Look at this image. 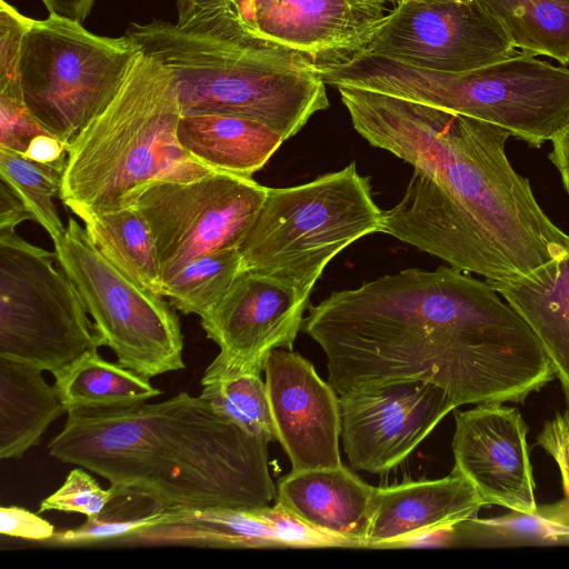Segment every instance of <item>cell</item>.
<instances>
[{
    "label": "cell",
    "instance_id": "12",
    "mask_svg": "<svg viewBox=\"0 0 569 569\" xmlns=\"http://www.w3.org/2000/svg\"><path fill=\"white\" fill-rule=\"evenodd\" d=\"M359 52L440 72L471 71L519 53L478 0L399 1Z\"/></svg>",
    "mask_w": 569,
    "mask_h": 569
},
{
    "label": "cell",
    "instance_id": "23",
    "mask_svg": "<svg viewBox=\"0 0 569 569\" xmlns=\"http://www.w3.org/2000/svg\"><path fill=\"white\" fill-rule=\"evenodd\" d=\"M67 408L42 370L0 358V458L19 459L37 446Z\"/></svg>",
    "mask_w": 569,
    "mask_h": 569
},
{
    "label": "cell",
    "instance_id": "8",
    "mask_svg": "<svg viewBox=\"0 0 569 569\" xmlns=\"http://www.w3.org/2000/svg\"><path fill=\"white\" fill-rule=\"evenodd\" d=\"M139 51L127 34L98 36L53 13L33 19L19 63L24 106L48 132L69 143L110 103Z\"/></svg>",
    "mask_w": 569,
    "mask_h": 569
},
{
    "label": "cell",
    "instance_id": "10",
    "mask_svg": "<svg viewBox=\"0 0 569 569\" xmlns=\"http://www.w3.org/2000/svg\"><path fill=\"white\" fill-rule=\"evenodd\" d=\"M56 253L0 231V358L53 373L104 342Z\"/></svg>",
    "mask_w": 569,
    "mask_h": 569
},
{
    "label": "cell",
    "instance_id": "33",
    "mask_svg": "<svg viewBox=\"0 0 569 569\" xmlns=\"http://www.w3.org/2000/svg\"><path fill=\"white\" fill-rule=\"evenodd\" d=\"M32 20L6 0L0 1V97L23 101L19 63L22 42Z\"/></svg>",
    "mask_w": 569,
    "mask_h": 569
},
{
    "label": "cell",
    "instance_id": "24",
    "mask_svg": "<svg viewBox=\"0 0 569 569\" xmlns=\"http://www.w3.org/2000/svg\"><path fill=\"white\" fill-rule=\"evenodd\" d=\"M54 389L67 408L127 406L161 393L147 379L90 349L54 371Z\"/></svg>",
    "mask_w": 569,
    "mask_h": 569
},
{
    "label": "cell",
    "instance_id": "34",
    "mask_svg": "<svg viewBox=\"0 0 569 569\" xmlns=\"http://www.w3.org/2000/svg\"><path fill=\"white\" fill-rule=\"evenodd\" d=\"M178 511L158 512L137 518H113L99 515L87 519L80 527L63 531H56L51 542L60 545H89L96 542L114 541L137 530L169 522L174 519Z\"/></svg>",
    "mask_w": 569,
    "mask_h": 569
},
{
    "label": "cell",
    "instance_id": "16",
    "mask_svg": "<svg viewBox=\"0 0 569 569\" xmlns=\"http://www.w3.org/2000/svg\"><path fill=\"white\" fill-rule=\"evenodd\" d=\"M309 297L290 282L242 270L222 300L200 318L201 327L219 346V356L263 370L272 350L292 349Z\"/></svg>",
    "mask_w": 569,
    "mask_h": 569
},
{
    "label": "cell",
    "instance_id": "29",
    "mask_svg": "<svg viewBox=\"0 0 569 569\" xmlns=\"http://www.w3.org/2000/svg\"><path fill=\"white\" fill-rule=\"evenodd\" d=\"M0 177L53 243L59 241L67 227L59 218L53 199L59 197L62 173L23 154L0 148Z\"/></svg>",
    "mask_w": 569,
    "mask_h": 569
},
{
    "label": "cell",
    "instance_id": "6",
    "mask_svg": "<svg viewBox=\"0 0 569 569\" xmlns=\"http://www.w3.org/2000/svg\"><path fill=\"white\" fill-rule=\"evenodd\" d=\"M326 84L371 90L479 119L539 148L569 123V69L520 52L466 72L358 52L318 67Z\"/></svg>",
    "mask_w": 569,
    "mask_h": 569
},
{
    "label": "cell",
    "instance_id": "18",
    "mask_svg": "<svg viewBox=\"0 0 569 569\" xmlns=\"http://www.w3.org/2000/svg\"><path fill=\"white\" fill-rule=\"evenodd\" d=\"M486 502L460 473L376 488L365 548H396L425 532L475 520Z\"/></svg>",
    "mask_w": 569,
    "mask_h": 569
},
{
    "label": "cell",
    "instance_id": "5",
    "mask_svg": "<svg viewBox=\"0 0 569 569\" xmlns=\"http://www.w3.org/2000/svg\"><path fill=\"white\" fill-rule=\"evenodd\" d=\"M173 76L181 116L224 114L261 122L293 137L329 107L326 83L306 58L284 48H249L152 20L127 30Z\"/></svg>",
    "mask_w": 569,
    "mask_h": 569
},
{
    "label": "cell",
    "instance_id": "22",
    "mask_svg": "<svg viewBox=\"0 0 569 569\" xmlns=\"http://www.w3.org/2000/svg\"><path fill=\"white\" fill-rule=\"evenodd\" d=\"M112 542L126 546L284 548L259 508L178 511L169 522L137 530Z\"/></svg>",
    "mask_w": 569,
    "mask_h": 569
},
{
    "label": "cell",
    "instance_id": "2",
    "mask_svg": "<svg viewBox=\"0 0 569 569\" xmlns=\"http://www.w3.org/2000/svg\"><path fill=\"white\" fill-rule=\"evenodd\" d=\"M353 128L413 167L382 232L450 267L500 281L523 277L569 248L530 182L509 161V131L371 90L336 87Z\"/></svg>",
    "mask_w": 569,
    "mask_h": 569
},
{
    "label": "cell",
    "instance_id": "11",
    "mask_svg": "<svg viewBox=\"0 0 569 569\" xmlns=\"http://www.w3.org/2000/svg\"><path fill=\"white\" fill-rule=\"evenodd\" d=\"M268 189L252 178L221 172L142 189L132 206L150 229L163 284L200 256L239 248Z\"/></svg>",
    "mask_w": 569,
    "mask_h": 569
},
{
    "label": "cell",
    "instance_id": "19",
    "mask_svg": "<svg viewBox=\"0 0 569 569\" xmlns=\"http://www.w3.org/2000/svg\"><path fill=\"white\" fill-rule=\"evenodd\" d=\"M376 488L343 465L291 470L277 483V502L310 526L365 548Z\"/></svg>",
    "mask_w": 569,
    "mask_h": 569
},
{
    "label": "cell",
    "instance_id": "42",
    "mask_svg": "<svg viewBox=\"0 0 569 569\" xmlns=\"http://www.w3.org/2000/svg\"><path fill=\"white\" fill-rule=\"evenodd\" d=\"M399 1H409V0H398ZM415 1H431V2H469L471 0H415Z\"/></svg>",
    "mask_w": 569,
    "mask_h": 569
},
{
    "label": "cell",
    "instance_id": "9",
    "mask_svg": "<svg viewBox=\"0 0 569 569\" xmlns=\"http://www.w3.org/2000/svg\"><path fill=\"white\" fill-rule=\"evenodd\" d=\"M66 227L53 243L56 260L117 362L147 379L184 369L174 308L110 261L76 219L69 218Z\"/></svg>",
    "mask_w": 569,
    "mask_h": 569
},
{
    "label": "cell",
    "instance_id": "39",
    "mask_svg": "<svg viewBox=\"0 0 569 569\" xmlns=\"http://www.w3.org/2000/svg\"><path fill=\"white\" fill-rule=\"evenodd\" d=\"M31 214L21 200L13 193L4 181H0V231L16 230V227Z\"/></svg>",
    "mask_w": 569,
    "mask_h": 569
},
{
    "label": "cell",
    "instance_id": "21",
    "mask_svg": "<svg viewBox=\"0 0 569 569\" xmlns=\"http://www.w3.org/2000/svg\"><path fill=\"white\" fill-rule=\"evenodd\" d=\"M177 137L180 146L214 172L252 178L284 141L270 127L224 114L181 116Z\"/></svg>",
    "mask_w": 569,
    "mask_h": 569
},
{
    "label": "cell",
    "instance_id": "7",
    "mask_svg": "<svg viewBox=\"0 0 569 569\" xmlns=\"http://www.w3.org/2000/svg\"><path fill=\"white\" fill-rule=\"evenodd\" d=\"M383 211L355 162L289 188H269L241 244L242 270L310 295L327 264L356 240L382 232Z\"/></svg>",
    "mask_w": 569,
    "mask_h": 569
},
{
    "label": "cell",
    "instance_id": "14",
    "mask_svg": "<svg viewBox=\"0 0 569 569\" xmlns=\"http://www.w3.org/2000/svg\"><path fill=\"white\" fill-rule=\"evenodd\" d=\"M455 421L452 470L473 486L487 506L536 516L528 427L519 410L501 402L480 403L455 411Z\"/></svg>",
    "mask_w": 569,
    "mask_h": 569
},
{
    "label": "cell",
    "instance_id": "1",
    "mask_svg": "<svg viewBox=\"0 0 569 569\" xmlns=\"http://www.w3.org/2000/svg\"><path fill=\"white\" fill-rule=\"evenodd\" d=\"M308 309L302 329L339 395L420 380L457 407L523 402L556 378L527 321L487 280L452 267L386 274Z\"/></svg>",
    "mask_w": 569,
    "mask_h": 569
},
{
    "label": "cell",
    "instance_id": "43",
    "mask_svg": "<svg viewBox=\"0 0 569 569\" xmlns=\"http://www.w3.org/2000/svg\"><path fill=\"white\" fill-rule=\"evenodd\" d=\"M390 3H393L395 6L398 3V0H387Z\"/></svg>",
    "mask_w": 569,
    "mask_h": 569
},
{
    "label": "cell",
    "instance_id": "28",
    "mask_svg": "<svg viewBox=\"0 0 569 569\" xmlns=\"http://www.w3.org/2000/svg\"><path fill=\"white\" fill-rule=\"evenodd\" d=\"M241 271L239 248L210 252L190 261L167 281L162 296L174 309L201 318L222 300Z\"/></svg>",
    "mask_w": 569,
    "mask_h": 569
},
{
    "label": "cell",
    "instance_id": "25",
    "mask_svg": "<svg viewBox=\"0 0 569 569\" xmlns=\"http://www.w3.org/2000/svg\"><path fill=\"white\" fill-rule=\"evenodd\" d=\"M263 370L217 356L201 378L200 398L249 433L277 440Z\"/></svg>",
    "mask_w": 569,
    "mask_h": 569
},
{
    "label": "cell",
    "instance_id": "3",
    "mask_svg": "<svg viewBox=\"0 0 569 569\" xmlns=\"http://www.w3.org/2000/svg\"><path fill=\"white\" fill-rule=\"evenodd\" d=\"M269 442L180 392L154 403L72 408L48 452L103 477L113 498L147 513L251 510L277 499Z\"/></svg>",
    "mask_w": 569,
    "mask_h": 569
},
{
    "label": "cell",
    "instance_id": "38",
    "mask_svg": "<svg viewBox=\"0 0 569 569\" xmlns=\"http://www.w3.org/2000/svg\"><path fill=\"white\" fill-rule=\"evenodd\" d=\"M68 144L56 136L44 132L29 142L23 156L63 173L68 159Z\"/></svg>",
    "mask_w": 569,
    "mask_h": 569
},
{
    "label": "cell",
    "instance_id": "27",
    "mask_svg": "<svg viewBox=\"0 0 569 569\" xmlns=\"http://www.w3.org/2000/svg\"><path fill=\"white\" fill-rule=\"evenodd\" d=\"M525 52L569 64V0H478Z\"/></svg>",
    "mask_w": 569,
    "mask_h": 569
},
{
    "label": "cell",
    "instance_id": "20",
    "mask_svg": "<svg viewBox=\"0 0 569 569\" xmlns=\"http://www.w3.org/2000/svg\"><path fill=\"white\" fill-rule=\"evenodd\" d=\"M487 281L530 326L569 401V248L527 276Z\"/></svg>",
    "mask_w": 569,
    "mask_h": 569
},
{
    "label": "cell",
    "instance_id": "37",
    "mask_svg": "<svg viewBox=\"0 0 569 569\" xmlns=\"http://www.w3.org/2000/svg\"><path fill=\"white\" fill-rule=\"evenodd\" d=\"M0 532L3 536L43 541L51 539L56 529L53 525L24 508L2 506Z\"/></svg>",
    "mask_w": 569,
    "mask_h": 569
},
{
    "label": "cell",
    "instance_id": "31",
    "mask_svg": "<svg viewBox=\"0 0 569 569\" xmlns=\"http://www.w3.org/2000/svg\"><path fill=\"white\" fill-rule=\"evenodd\" d=\"M537 445L556 461L562 477L563 498L558 502L537 510L536 516L551 528L569 532V410L556 412L543 423L537 436Z\"/></svg>",
    "mask_w": 569,
    "mask_h": 569
},
{
    "label": "cell",
    "instance_id": "35",
    "mask_svg": "<svg viewBox=\"0 0 569 569\" xmlns=\"http://www.w3.org/2000/svg\"><path fill=\"white\" fill-rule=\"evenodd\" d=\"M259 510L284 548H351L348 541L316 529L279 502L272 507L269 505L261 507Z\"/></svg>",
    "mask_w": 569,
    "mask_h": 569
},
{
    "label": "cell",
    "instance_id": "15",
    "mask_svg": "<svg viewBox=\"0 0 569 569\" xmlns=\"http://www.w3.org/2000/svg\"><path fill=\"white\" fill-rule=\"evenodd\" d=\"M387 0H243L248 32L313 66L348 60L371 40Z\"/></svg>",
    "mask_w": 569,
    "mask_h": 569
},
{
    "label": "cell",
    "instance_id": "4",
    "mask_svg": "<svg viewBox=\"0 0 569 569\" xmlns=\"http://www.w3.org/2000/svg\"><path fill=\"white\" fill-rule=\"evenodd\" d=\"M180 117L172 73L140 49L110 103L69 142L59 199L84 221L132 206L151 183L213 173L180 146Z\"/></svg>",
    "mask_w": 569,
    "mask_h": 569
},
{
    "label": "cell",
    "instance_id": "36",
    "mask_svg": "<svg viewBox=\"0 0 569 569\" xmlns=\"http://www.w3.org/2000/svg\"><path fill=\"white\" fill-rule=\"evenodd\" d=\"M48 132L23 101L0 97V148L24 154L29 142ZM50 133V132H49Z\"/></svg>",
    "mask_w": 569,
    "mask_h": 569
},
{
    "label": "cell",
    "instance_id": "32",
    "mask_svg": "<svg viewBox=\"0 0 569 569\" xmlns=\"http://www.w3.org/2000/svg\"><path fill=\"white\" fill-rule=\"evenodd\" d=\"M112 499V488L103 489L88 472L76 468L57 491L40 502L39 512H79L90 519L99 516Z\"/></svg>",
    "mask_w": 569,
    "mask_h": 569
},
{
    "label": "cell",
    "instance_id": "17",
    "mask_svg": "<svg viewBox=\"0 0 569 569\" xmlns=\"http://www.w3.org/2000/svg\"><path fill=\"white\" fill-rule=\"evenodd\" d=\"M263 372L277 440L292 470L341 466L339 397L332 386L290 349L272 350Z\"/></svg>",
    "mask_w": 569,
    "mask_h": 569
},
{
    "label": "cell",
    "instance_id": "13",
    "mask_svg": "<svg viewBox=\"0 0 569 569\" xmlns=\"http://www.w3.org/2000/svg\"><path fill=\"white\" fill-rule=\"evenodd\" d=\"M339 408L343 449L351 467L386 473L458 407L437 385L403 380L345 392Z\"/></svg>",
    "mask_w": 569,
    "mask_h": 569
},
{
    "label": "cell",
    "instance_id": "40",
    "mask_svg": "<svg viewBox=\"0 0 569 569\" xmlns=\"http://www.w3.org/2000/svg\"><path fill=\"white\" fill-rule=\"evenodd\" d=\"M549 159L558 170L562 186L569 196V123L551 140Z\"/></svg>",
    "mask_w": 569,
    "mask_h": 569
},
{
    "label": "cell",
    "instance_id": "26",
    "mask_svg": "<svg viewBox=\"0 0 569 569\" xmlns=\"http://www.w3.org/2000/svg\"><path fill=\"white\" fill-rule=\"evenodd\" d=\"M83 223L92 243L110 261L162 296L163 281L153 238L134 206L94 216Z\"/></svg>",
    "mask_w": 569,
    "mask_h": 569
},
{
    "label": "cell",
    "instance_id": "30",
    "mask_svg": "<svg viewBox=\"0 0 569 569\" xmlns=\"http://www.w3.org/2000/svg\"><path fill=\"white\" fill-rule=\"evenodd\" d=\"M177 12L176 26L183 32L249 48L278 47L248 32L243 22V0H177Z\"/></svg>",
    "mask_w": 569,
    "mask_h": 569
},
{
    "label": "cell",
    "instance_id": "41",
    "mask_svg": "<svg viewBox=\"0 0 569 569\" xmlns=\"http://www.w3.org/2000/svg\"><path fill=\"white\" fill-rule=\"evenodd\" d=\"M49 13L63 18L84 21L91 11L94 0H41Z\"/></svg>",
    "mask_w": 569,
    "mask_h": 569
}]
</instances>
